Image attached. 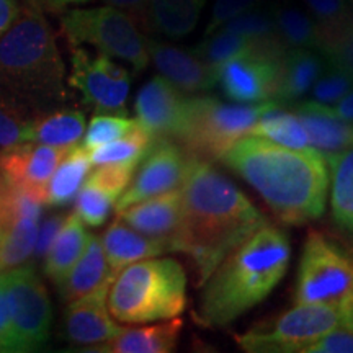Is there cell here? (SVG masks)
I'll return each instance as SVG.
<instances>
[{"mask_svg": "<svg viewBox=\"0 0 353 353\" xmlns=\"http://www.w3.org/2000/svg\"><path fill=\"white\" fill-rule=\"evenodd\" d=\"M182 193L183 216L175 252L187 255L195 285L203 286L223 259L267 218L208 161L193 159Z\"/></svg>", "mask_w": 353, "mask_h": 353, "instance_id": "cell-1", "label": "cell"}, {"mask_svg": "<svg viewBox=\"0 0 353 353\" xmlns=\"http://www.w3.org/2000/svg\"><path fill=\"white\" fill-rule=\"evenodd\" d=\"M219 161L245 180L286 226H303L325 213L329 164L316 149L244 136Z\"/></svg>", "mask_w": 353, "mask_h": 353, "instance_id": "cell-2", "label": "cell"}, {"mask_svg": "<svg viewBox=\"0 0 353 353\" xmlns=\"http://www.w3.org/2000/svg\"><path fill=\"white\" fill-rule=\"evenodd\" d=\"M290 259L288 236L267 221L234 247L205 281L196 321L213 329L239 319L281 283Z\"/></svg>", "mask_w": 353, "mask_h": 353, "instance_id": "cell-3", "label": "cell"}, {"mask_svg": "<svg viewBox=\"0 0 353 353\" xmlns=\"http://www.w3.org/2000/svg\"><path fill=\"white\" fill-rule=\"evenodd\" d=\"M0 92L37 114L68 101L65 65L44 12L21 7L0 37Z\"/></svg>", "mask_w": 353, "mask_h": 353, "instance_id": "cell-4", "label": "cell"}, {"mask_svg": "<svg viewBox=\"0 0 353 353\" xmlns=\"http://www.w3.org/2000/svg\"><path fill=\"white\" fill-rule=\"evenodd\" d=\"M187 307V275L175 259H144L113 278L108 311L123 324H149L179 317Z\"/></svg>", "mask_w": 353, "mask_h": 353, "instance_id": "cell-5", "label": "cell"}, {"mask_svg": "<svg viewBox=\"0 0 353 353\" xmlns=\"http://www.w3.org/2000/svg\"><path fill=\"white\" fill-rule=\"evenodd\" d=\"M294 304L334 309L353 330V250L327 234L311 231L298 265Z\"/></svg>", "mask_w": 353, "mask_h": 353, "instance_id": "cell-6", "label": "cell"}, {"mask_svg": "<svg viewBox=\"0 0 353 353\" xmlns=\"http://www.w3.org/2000/svg\"><path fill=\"white\" fill-rule=\"evenodd\" d=\"M278 101L224 103L208 95L187 99L183 120L175 143L198 161H219L237 141L247 136L262 114Z\"/></svg>", "mask_w": 353, "mask_h": 353, "instance_id": "cell-7", "label": "cell"}, {"mask_svg": "<svg viewBox=\"0 0 353 353\" xmlns=\"http://www.w3.org/2000/svg\"><path fill=\"white\" fill-rule=\"evenodd\" d=\"M61 28L70 46L90 44L101 54L131 64L138 72L151 63L148 38L136 20L120 8H72L61 17Z\"/></svg>", "mask_w": 353, "mask_h": 353, "instance_id": "cell-8", "label": "cell"}, {"mask_svg": "<svg viewBox=\"0 0 353 353\" xmlns=\"http://www.w3.org/2000/svg\"><path fill=\"white\" fill-rule=\"evenodd\" d=\"M342 325L334 309L322 304H294L268 324H260L236 339L247 353H298Z\"/></svg>", "mask_w": 353, "mask_h": 353, "instance_id": "cell-9", "label": "cell"}, {"mask_svg": "<svg viewBox=\"0 0 353 353\" xmlns=\"http://www.w3.org/2000/svg\"><path fill=\"white\" fill-rule=\"evenodd\" d=\"M10 307L13 352H34L48 342L51 334L52 309L46 286L33 267L2 272Z\"/></svg>", "mask_w": 353, "mask_h": 353, "instance_id": "cell-10", "label": "cell"}, {"mask_svg": "<svg viewBox=\"0 0 353 353\" xmlns=\"http://www.w3.org/2000/svg\"><path fill=\"white\" fill-rule=\"evenodd\" d=\"M70 63L68 83L81 92L83 103L99 113L126 117L131 79L123 65L101 52L92 56L81 46H72Z\"/></svg>", "mask_w": 353, "mask_h": 353, "instance_id": "cell-11", "label": "cell"}, {"mask_svg": "<svg viewBox=\"0 0 353 353\" xmlns=\"http://www.w3.org/2000/svg\"><path fill=\"white\" fill-rule=\"evenodd\" d=\"M192 162L193 157L175 141H152L151 148L136 167L130 185L117 200L114 210L121 211L138 201L182 188Z\"/></svg>", "mask_w": 353, "mask_h": 353, "instance_id": "cell-12", "label": "cell"}, {"mask_svg": "<svg viewBox=\"0 0 353 353\" xmlns=\"http://www.w3.org/2000/svg\"><path fill=\"white\" fill-rule=\"evenodd\" d=\"M281 56L255 51L228 59L214 69L216 85H219L223 94L236 103L270 101L275 97Z\"/></svg>", "mask_w": 353, "mask_h": 353, "instance_id": "cell-13", "label": "cell"}, {"mask_svg": "<svg viewBox=\"0 0 353 353\" xmlns=\"http://www.w3.org/2000/svg\"><path fill=\"white\" fill-rule=\"evenodd\" d=\"M70 149L34 141L13 145L0 151V170L13 188L44 203L51 176Z\"/></svg>", "mask_w": 353, "mask_h": 353, "instance_id": "cell-14", "label": "cell"}, {"mask_svg": "<svg viewBox=\"0 0 353 353\" xmlns=\"http://www.w3.org/2000/svg\"><path fill=\"white\" fill-rule=\"evenodd\" d=\"M187 94L165 77H152L136 95V121L149 132L152 141H174L182 125Z\"/></svg>", "mask_w": 353, "mask_h": 353, "instance_id": "cell-15", "label": "cell"}, {"mask_svg": "<svg viewBox=\"0 0 353 353\" xmlns=\"http://www.w3.org/2000/svg\"><path fill=\"white\" fill-rule=\"evenodd\" d=\"M183 193L182 188L138 201L128 208L117 211V218L128 226L161 241L169 252H175V244L182 228Z\"/></svg>", "mask_w": 353, "mask_h": 353, "instance_id": "cell-16", "label": "cell"}, {"mask_svg": "<svg viewBox=\"0 0 353 353\" xmlns=\"http://www.w3.org/2000/svg\"><path fill=\"white\" fill-rule=\"evenodd\" d=\"M110 285L112 281H107L92 293L69 301L64 324L68 339L74 345H101L125 329L113 321V316L108 311Z\"/></svg>", "mask_w": 353, "mask_h": 353, "instance_id": "cell-17", "label": "cell"}, {"mask_svg": "<svg viewBox=\"0 0 353 353\" xmlns=\"http://www.w3.org/2000/svg\"><path fill=\"white\" fill-rule=\"evenodd\" d=\"M148 50L161 76L183 94H198L216 87L214 69L200 59L195 51L156 39H148Z\"/></svg>", "mask_w": 353, "mask_h": 353, "instance_id": "cell-18", "label": "cell"}, {"mask_svg": "<svg viewBox=\"0 0 353 353\" xmlns=\"http://www.w3.org/2000/svg\"><path fill=\"white\" fill-rule=\"evenodd\" d=\"M294 113L307 132L309 145L325 159L353 148V123L334 114L329 105L304 101L294 107Z\"/></svg>", "mask_w": 353, "mask_h": 353, "instance_id": "cell-19", "label": "cell"}, {"mask_svg": "<svg viewBox=\"0 0 353 353\" xmlns=\"http://www.w3.org/2000/svg\"><path fill=\"white\" fill-rule=\"evenodd\" d=\"M324 56L309 48L286 50L278 64V76L273 100L278 103H291L311 92L312 85L325 69Z\"/></svg>", "mask_w": 353, "mask_h": 353, "instance_id": "cell-20", "label": "cell"}, {"mask_svg": "<svg viewBox=\"0 0 353 353\" xmlns=\"http://www.w3.org/2000/svg\"><path fill=\"white\" fill-rule=\"evenodd\" d=\"M101 245L113 276H117L128 265L169 252L167 245L161 241L144 236L118 218L101 236Z\"/></svg>", "mask_w": 353, "mask_h": 353, "instance_id": "cell-21", "label": "cell"}, {"mask_svg": "<svg viewBox=\"0 0 353 353\" xmlns=\"http://www.w3.org/2000/svg\"><path fill=\"white\" fill-rule=\"evenodd\" d=\"M183 322L180 317L138 329H123L112 341L94 347V352L105 353H170L176 348Z\"/></svg>", "mask_w": 353, "mask_h": 353, "instance_id": "cell-22", "label": "cell"}, {"mask_svg": "<svg viewBox=\"0 0 353 353\" xmlns=\"http://www.w3.org/2000/svg\"><path fill=\"white\" fill-rule=\"evenodd\" d=\"M113 278L107 257H105L103 245H101V237L90 234L85 250L57 286H59L63 299L74 301V299L100 288L107 281H113Z\"/></svg>", "mask_w": 353, "mask_h": 353, "instance_id": "cell-23", "label": "cell"}, {"mask_svg": "<svg viewBox=\"0 0 353 353\" xmlns=\"http://www.w3.org/2000/svg\"><path fill=\"white\" fill-rule=\"evenodd\" d=\"M206 0H149L145 30L183 38L195 30Z\"/></svg>", "mask_w": 353, "mask_h": 353, "instance_id": "cell-24", "label": "cell"}, {"mask_svg": "<svg viewBox=\"0 0 353 353\" xmlns=\"http://www.w3.org/2000/svg\"><path fill=\"white\" fill-rule=\"evenodd\" d=\"M88 234L76 213L65 216L63 228L44 257V273L59 285L85 250Z\"/></svg>", "mask_w": 353, "mask_h": 353, "instance_id": "cell-25", "label": "cell"}, {"mask_svg": "<svg viewBox=\"0 0 353 353\" xmlns=\"http://www.w3.org/2000/svg\"><path fill=\"white\" fill-rule=\"evenodd\" d=\"M90 154L82 145H74L52 174L44 203L51 206H65L76 200L92 170Z\"/></svg>", "mask_w": 353, "mask_h": 353, "instance_id": "cell-26", "label": "cell"}, {"mask_svg": "<svg viewBox=\"0 0 353 353\" xmlns=\"http://www.w3.org/2000/svg\"><path fill=\"white\" fill-rule=\"evenodd\" d=\"M330 175V210L334 223L353 244V148L327 159ZM353 250V247H352Z\"/></svg>", "mask_w": 353, "mask_h": 353, "instance_id": "cell-27", "label": "cell"}, {"mask_svg": "<svg viewBox=\"0 0 353 353\" xmlns=\"http://www.w3.org/2000/svg\"><path fill=\"white\" fill-rule=\"evenodd\" d=\"M276 34L286 50L291 48H309L317 50L321 43V28L306 8L293 3H280L272 7Z\"/></svg>", "mask_w": 353, "mask_h": 353, "instance_id": "cell-28", "label": "cell"}, {"mask_svg": "<svg viewBox=\"0 0 353 353\" xmlns=\"http://www.w3.org/2000/svg\"><path fill=\"white\" fill-rule=\"evenodd\" d=\"M85 117L79 110H57L38 114L33 141L54 148H74L83 138Z\"/></svg>", "mask_w": 353, "mask_h": 353, "instance_id": "cell-29", "label": "cell"}, {"mask_svg": "<svg viewBox=\"0 0 353 353\" xmlns=\"http://www.w3.org/2000/svg\"><path fill=\"white\" fill-rule=\"evenodd\" d=\"M247 136H257L293 149L311 148L307 132L298 114L281 110V103L273 105L270 110H267L250 128Z\"/></svg>", "mask_w": 353, "mask_h": 353, "instance_id": "cell-30", "label": "cell"}, {"mask_svg": "<svg viewBox=\"0 0 353 353\" xmlns=\"http://www.w3.org/2000/svg\"><path fill=\"white\" fill-rule=\"evenodd\" d=\"M152 138L143 126L136 121L134 128L125 136L112 143L88 151L94 165L103 164H132L138 165L148 149L151 148Z\"/></svg>", "mask_w": 353, "mask_h": 353, "instance_id": "cell-31", "label": "cell"}, {"mask_svg": "<svg viewBox=\"0 0 353 353\" xmlns=\"http://www.w3.org/2000/svg\"><path fill=\"white\" fill-rule=\"evenodd\" d=\"M37 114L0 92V151L33 141Z\"/></svg>", "mask_w": 353, "mask_h": 353, "instance_id": "cell-32", "label": "cell"}, {"mask_svg": "<svg viewBox=\"0 0 353 353\" xmlns=\"http://www.w3.org/2000/svg\"><path fill=\"white\" fill-rule=\"evenodd\" d=\"M317 51L324 56L325 63L353 79V20L329 32H322Z\"/></svg>", "mask_w": 353, "mask_h": 353, "instance_id": "cell-33", "label": "cell"}, {"mask_svg": "<svg viewBox=\"0 0 353 353\" xmlns=\"http://www.w3.org/2000/svg\"><path fill=\"white\" fill-rule=\"evenodd\" d=\"M221 28L228 30V32L242 34V37H247L250 39H255V41H275V39H280L276 34V26L275 20H273L272 7L262 8L257 6L250 8V10L237 15L236 19L229 20L228 23L221 26Z\"/></svg>", "mask_w": 353, "mask_h": 353, "instance_id": "cell-34", "label": "cell"}, {"mask_svg": "<svg viewBox=\"0 0 353 353\" xmlns=\"http://www.w3.org/2000/svg\"><path fill=\"white\" fill-rule=\"evenodd\" d=\"M136 125V120L125 117V114H97L88 123L85 132H83L82 148L87 151L105 145L112 141L123 138L126 132H130Z\"/></svg>", "mask_w": 353, "mask_h": 353, "instance_id": "cell-35", "label": "cell"}, {"mask_svg": "<svg viewBox=\"0 0 353 353\" xmlns=\"http://www.w3.org/2000/svg\"><path fill=\"white\" fill-rule=\"evenodd\" d=\"M117 200L105 193L103 190L97 188L95 185L83 182L76 196V213L85 226L100 228L107 223L110 211L114 208Z\"/></svg>", "mask_w": 353, "mask_h": 353, "instance_id": "cell-36", "label": "cell"}, {"mask_svg": "<svg viewBox=\"0 0 353 353\" xmlns=\"http://www.w3.org/2000/svg\"><path fill=\"white\" fill-rule=\"evenodd\" d=\"M353 87V79L343 70L327 64L311 88V99L322 105H334Z\"/></svg>", "mask_w": 353, "mask_h": 353, "instance_id": "cell-37", "label": "cell"}, {"mask_svg": "<svg viewBox=\"0 0 353 353\" xmlns=\"http://www.w3.org/2000/svg\"><path fill=\"white\" fill-rule=\"evenodd\" d=\"M138 165L132 164H103L87 176L85 182L95 185L97 188L103 190L110 196L118 200L121 193L130 185L134 170ZM117 205V203H114Z\"/></svg>", "mask_w": 353, "mask_h": 353, "instance_id": "cell-38", "label": "cell"}, {"mask_svg": "<svg viewBox=\"0 0 353 353\" xmlns=\"http://www.w3.org/2000/svg\"><path fill=\"white\" fill-rule=\"evenodd\" d=\"M303 6L319 25L321 33L352 20L348 0H303Z\"/></svg>", "mask_w": 353, "mask_h": 353, "instance_id": "cell-39", "label": "cell"}, {"mask_svg": "<svg viewBox=\"0 0 353 353\" xmlns=\"http://www.w3.org/2000/svg\"><path fill=\"white\" fill-rule=\"evenodd\" d=\"M262 0H214L213 10H211V17L208 25H206L205 34L214 33L221 26L226 25L229 20L236 19L237 15L244 13L250 8L260 6Z\"/></svg>", "mask_w": 353, "mask_h": 353, "instance_id": "cell-40", "label": "cell"}, {"mask_svg": "<svg viewBox=\"0 0 353 353\" xmlns=\"http://www.w3.org/2000/svg\"><path fill=\"white\" fill-rule=\"evenodd\" d=\"M304 353H353V330L339 325L312 342Z\"/></svg>", "mask_w": 353, "mask_h": 353, "instance_id": "cell-41", "label": "cell"}, {"mask_svg": "<svg viewBox=\"0 0 353 353\" xmlns=\"http://www.w3.org/2000/svg\"><path fill=\"white\" fill-rule=\"evenodd\" d=\"M64 216H51V218L44 219L41 226L38 228V236H37V245H34V254L39 259L46 257L48 250L54 242L56 236L59 234L61 228L64 224Z\"/></svg>", "mask_w": 353, "mask_h": 353, "instance_id": "cell-42", "label": "cell"}, {"mask_svg": "<svg viewBox=\"0 0 353 353\" xmlns=\"http://www.w3.org/2000/svg\"><path fill=\"white\" fill-rule=\"evenodd\" d=\"M0 352H13V332L10 307L2 275H0Z\"/></svg>", "mask_w": 353, "mask_h": 353, "instance_id": "cell-43", "label": "cell"}, {"mask_svg": "<svg viewBox=\"0 0 353 353\" xmlns=\"http://www.w3.org/2000/svg\"><path fill=\"white\" fill-rule=\"evenodd\" d=\"M148 2L149 0H103L105 6L120 8L136 20L141 28L148 26Z\"/></svg>", "mask_w": 353, "mask_h": 353, "instance_id": "cell-44", "label": "cell"}, {"mask_svg": "<svg viewBox=\"0 0 353 353\" xmlns=\"http://www.w3.org/2000/svg\"><path fill=\"white\" fill-rule=\"evenodd\" d=\"M21 6L19 0H0V37L19 19Z\"/></svg>", "mask_w": 353, "mask_h": 353, "instance_id": "cell-45", "label": "cell"}, {"mask_svg": "<svg viewBox=\"0 0 353 353\" xmlns=\"http://www.w3.org/2000/svg\"><path fill=\"white\" fill-rule=\"evenodd\" d=\"M330 110H332L334 114H337L339 118H342V120L353 123V87L337 101V103L330 105Z\"/></svg>", "mask_w": 353, "mask_h": 353, "instance_id": "cell-46", "label": "cell"}, {"mask_svg": "<svg viewBox=\"0 0 353 353\" xmlns=\"http://www.w3.org/2000/svg\"><path fill=\"white\" fill-rule=\"evenodd\" d=\"M90 0H43V10L44 12H61L64 7L74 6V3H87Z\"/></svg>", "mask_w": 353, "mask_h": 353, "instance_id": "cell-47", "label": "cell"}, {"mask_svg": "<svg viewBox=\"0 0 353 353\" xmlns=\"http://www.w3.org/2000/svg\"><path fill=\"white\" fill-rule=\"evenodd\" d=\"M21 2L25 3L26 7H33V8H38V10H43V0H21Z\"/></svg>", "mask_w": 353, "mask_h": 353, "instance_id": "cell-48", "label": "cell"}, {"mask_svg": "<svg viewBox=\"0 0 353 353\" xmlns=\"http://www.w3.org/2000/svg\"><path fill=\"white\" fill-rule=\"evenodd\" d=\"M348 7H350V15H352V20H353V0H348Z\"/></svg>", "mask_w": 353, "mask_h": 353, "instance_id": "cell-49", "label": "cell"}]
</instances>
